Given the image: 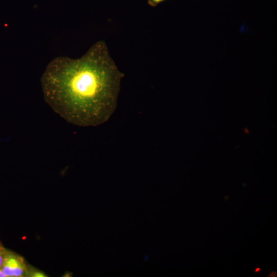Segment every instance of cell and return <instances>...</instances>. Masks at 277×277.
Returning a JSON list of instances; mask_svg holds the SVG:
<instances>
[{"instance_id": "6da1fadb", "label": "cell", "mask_w": 277, "mask_h": 277, "mask_svg": "<svg viewBox=\"0 0 277 277\" xmlns=\"http://www.w3.org/2000/svg\"><path fill=\"white\" fill-rule=\"evenodd\" d=\"M123 76L100 41L80 58L53 59L41 84L45 100L55 112L73 124L94 126L114 111Z\"/></svg>"}, {"instance_id": "7a4b0ae2", "label": "cell", "mask_w": 277, "mask_h": 277, "mask_svg": "<svg viewBox=\"0 0 277 277\" xmlns=\"http://www.w3.org/2000/svg\"><path fill=\"white\" fill-rule=\"evenodd\" d=\"M6 277H20L27 275L28 269L24 259L14 252L7 250L1 268Z\"/></svg>"}, {"instance_id": "3957f363", "label": "cell", "mask_w": 277, "mask_h": 277, "mask_svg": "<svg viewBox=\"0 0 277 277\" xmlns=\"http://www.w3.org/2000/svg\"><path fill=\"white\" fill-rule=\"evenodd\" d=\"M7 250L0 242V268H1L3 265Z\"/></svg>"}, {"instance_id": "277c9868", "label": "cell", "mask_w": 277, "mask_h": 277, "mask_svg": "<svg viewBox=\"0 0 277 277\" xmlns=\"http://www.w3.org/2000/svg\"><path fill=\"white\" fill-rule=\"evenodd\" d=\"M165 0H147L148 4L152 7H155Z\"/></svg>"}, {"instance_id": "5b68a950", "label": "cell", "mask_w": 277, "mask_h": 277, "mask_svg": "<svg viewBox=\"0 0 277 277\" xmlns=\"http://www.w3.org/2000/svg\"><path fill=\"white\" fill-rule=\"evenodd\" d=\"M28 275H30L29 276H45L46 275H44L45 274L41 272V271H32V272H30L28 273Z\"/></svg>"}, {"instance_id": "8992f818", "label": "cell", "mask_w": 277, "mask_h": 277, "mask_svg": "<svg viewBox=\"0 0 277 277\" xmlns=\"http://www.w3.org/2000/svg\"><path fill=\"white\" fill-rule=\"evenodd\" d=\"M0 277H6V275L4 273L2 269L0 268Z\"/></svg>"}]
</instances>
